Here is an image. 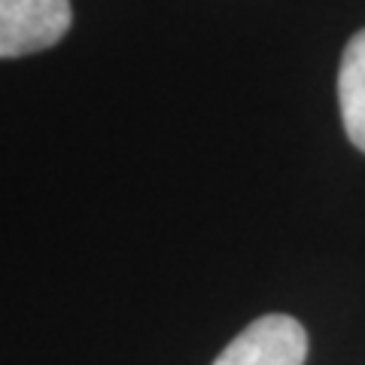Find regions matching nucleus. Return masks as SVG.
Returning <instances> with one entry per match:
<instances>
[{"label":"nucleus","instance_id":"nucleus-2","mask_svg":"<svg viewBox=\"0 0 365 365\" xmlns=\"http://www.w3.org/2000/svg\"><path fill=\"white\" fill-rule=\"evenodd\" d=\"M307 332L289 314H265L253 319L213 365H304Z\"/></svg>","mask_w":365,"mask_h":365},{"label":"nucleus","instance_id":"nucleus-1","mask_svg":"<svg viewBox=\"0 0 365 365\" xmlns=\"http://www.w3.org/2000/svg\"><path fill=\"white\" fill-rule=\"evenodd\" d=\"M71 31V0H0V58H21Z\"/></svg>","mask_w":365,"mask_h":365},{"label":"nucleus","instance_id":"nucleus-3","mask_svg":"<svg viewBox=\"0 0 365 365\" xmlns=\"http://www.w3.org/2000/svg\"><path fill=\"white\" fill-rule=\"evenodd\" d=\"M338 104L350 143L365 153V28L353 34L338 67Z\"/></svg>","mask_w":365,"mask_h":365}]
</instances>
